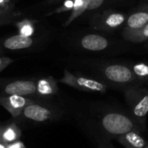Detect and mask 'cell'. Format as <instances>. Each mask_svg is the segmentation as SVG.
<instances>
[{
  "mask_svg": "<svg viewBox=\"0 0 148 148\" xmlns=\"http://www.w3.org/2000/svg\"><path fill=\"white\" fill-rule=\"evenodd\" d=\"M84 64L91 71L92 76L103 81L110 88L122 90L127 86L140 84L130 64L106 61H87Z\"/></svg>",
  "mask_w": 148,
  "mask_h": 148,
  "instance_id": "cell-2",
  "label": "cell"
},
{
  "mask_svg": "<svg viewBox=\"0 0 148 148\" xmlns=\"http://www.w3.org/2000/svg\"><path fill=\"white\" fill-rule=\"evenodd\" d=\"M6 147L7 148H27L21 140H17L16 142L8 144V145H6Z\"/></svg>",
  "mask_w": 148,
  "mask_h": 148,
  "instance_id": "cell-23",
  "label": "cell"
},
{
  "mask_svg": "<svg viewBox=\"0 0 148 148\" xmlns=\"http://www.w3.org/2000/svg\"><path fill=\"white\" fill-rule=\"evenodd\" d=\"M124 39L127 42L140 43L148 41V23L142 28L127 33H122Z\"/></svg>",
  "mask_w": 148,
  "mask_h": 148,
  "instance_id": "cell-17",
  "label": "cell"
},
{
  "mask_svg": "<svg viewBox=\"0 0 148 148\" xmlns=\"http://www.w3.org/2000/svg\"><path fill=\"white\" fill-rule=\"evenodd\" d=\"M133 73L136 76L140 85L146 84L148 81V64L143 62L130 64Z\"/></svg>",
  "mask_w": 148,
  "mask_h": 148,
  "instance_id": "cell-18",
  "label": "cell"
},
{
  "mask_svg": "<svg viewBox=\"0 0 148 148\" xmlns=\"http://www.w3.org/2000/svg\"><path fill=\"white\" fill-rule=\"evenodd\" d=\"M0 148H7L6 145H3V144H0Z\"/></svg>",
  "mask_w": 148,
  "mask_h": 148,
  "instance_id": "cell-28",
  "label": "cell"
},
{
  "mask_svg": "<svg viewBox=\"0 0 148 148\" xmlns=\"http://www.w3.org/2000/svg\"><path fill=\"white\" fill-rule=\"evenodd\" d=\"M138 10L148 11V0H145L144 2H142V3L138 6Z\"/></svg>",
  "mask_w": 148,
  "mask_h": 148,
  "instance_id": "cell-24",
  "label": "cell"
},
{
  "mask_svg": "<svg viewBox=\"0 0 148 148\" xmlns=\"http://www.w3.org/2000/svg\"><path fill=\"white\" fill-rule=\"evenodd\" d=\"M0 10H15L14 0H0Z\"/></svg>",
  "mask_w": 148,
  "mask_h": 148,
  "instance_id": "cell-22",
  "label": "cell"
},
{
  "mask_svg": "<svg viewBox=\"0 0 148 148\" xmlns=\"http://www.w3.org/2000/svg\"><path fill=\"white\" fill-rule=\"evenodd\" d=\"M147 47H148V44H147Z\"/></svg>",
  "mask_w": 148,
  "mask_h": 148,
  "instance_id": "cell-32",
  "label": "cell"
},
{
  "mask_svg": "<svg viewBox=\"0 0 148 148\" xmlns=\"http://www.w3.org/2000/svg\"><path fill=\"white\" fill-rule=\"evenodd\" d=\"M78 122L84 130L98 143L111 140L132 130L143 132L129 112L116 107L88 102L78 112Z\"/></svg>",
  "mask_w": 148,
  "mask_h": 148,
  "instance_id": "cell-1",
  "label": "cell"
},
{
  "mask_svg": "<svg viewBox=\"0 0 148 148\" xmlns=\"http://www.w3.org/2000/svg\"><path fill=\"white\" fill-rule=\"evenodd\" d=\"M81 1H82L81 7L79 8V10L77 11L69 14V17L63 23L64 27H68L74 21H75L77 18H79L81 16H82L83 14H85L87 12L101 10L104 7L111 5L113 3L114 4L117 3H121V2H123L124 0H81Z\"/></svg>",
  "mask_w": 148,
  "mask_h": 148,
  "instance_id": "cell-12",
  "label": "cell"
},
{
  "mask_svg": "<svg viewBox=\"0 0 148 148\" xmlns=\"http://www.w3.org/2000/svg\"><path fill=\"white\" fill-rule=\"evenodd\" d=\"M115 140L125 148H144L148 143L140 130H132L118 136Z\"/></svg>",
  "mask_w": 148,
  "mask_h": 148,
  "instance_id": "cell-14",
  "label": "cell"
},
{
  "mask_svg": "<svg viewBox=\"0 0 148 148\" xmlns=\"http://www.w3.org/2000/svg\"><path fill=\"white\" fill-rule=\"evenodd\" d=\"M65 115L64 108L51 100H38L29 105L20 117L15 120L19 125H43L60 121Z\"/></svg>",
  "mask_w": 148,
  "mask_h": 148,
  "instance_id": "cell-3",
  "label": "cell"
},
{
  "mask_svg": "<svg viewBox=\"0 0 148 148\" xmlns=\"http://www.w3.org/2000/svg\"><path fill=\"white\" fill-rule=\"evenodd\" d=\"M36 23L37 21L31 18H22L18 19L14 23L17 29V34L23 36L35 37L36 33Z\"/></svg>",
  "mask_w": 148,
  "mask_h": 148,
  "instance_id": "cell-16",
  "label": "cell"
},
{
  "mask_svg": "<svg viewBox=\"0 0 148 148\" xmlns=\"http://www.w3.org/2000/svg\"><path fill=\"white\" fill-rule=\"evenodd\" d=\"M41 42V39L38 37L23 36L21 35H13L4 38L0 42L2 49L10 51H22L28 50L35 48Z\"/></svg>",
  "mask_w": 148,
  "mask_h": 148,
  "instance_id": "cell-10",
  "label": "cell"
},
{
  "mask_svg": "<svg viewBox=\"0 0 148 148\" xmlns=\"http://www.w3.org/2000/svg\"><path fill=\"white\" fill-rule=\"evenodd\" d=\"M63 0H46L45 3L46 4H56V3H62Z\"/></svg>",
  "mask_w": 148,
  "mask_h": 148,
  "instance_id": "cell-26",
  "label": "cell"
},
{
  "mask_svg": "<svg viewBox=\"0 0 148 148\" xmlns=\"http://www.w3.org/2000/svg\"><path fill=\"white\" fill-rule=\"evenodd\" d=\"M21 137V127L14 119L0 123V144H10L20 140Z\"/></svg>",
  "mask_w": 148,
  "mask_h": 148,
  "instance_id": "cell-13",
  "label": "cell"
},
{
  "mask_svg": "<svg viewBox=\"0 0 148 148\" xmlns=\"http://www.w3.org/2000/svg\"><path fill=\"white\" fill-rule=\"evenodd\" d=\"M148 23V11L140 10L135 11L129 15L123 26L122 33L132 32L137 30Z\"/></svg>",
  "mask_w": 148,
  "mask_h": 148,
  "instance_id": "cell-15",
  "label": "cell"
},
{
  "mask_svg": "<svg viewBox=\"0 0 148 148\" xmlns=\"http://www.w3.org/2000/svg\"><path fill=\"white\" fill-rule=\"evenodd\" d=\"M21 16L22 13L15 10H0V26L15 23Z\"/></svg>",
  "mask_w": 148,
  "mask_h": 148,
  "instance_id": "cell-19",
  "label": "cell"
},
{
  "mask_svg": "<svg viewBox=\"0 0 148 148\" xmlns=\"http://www.w3.org/2000/svg\"><path fill=\"white\" fill-rule=\"evenodd\" d=\"M14 62V60L9 56L0 55V73L3 71L7 67H9L11 63Z\"/></svg>",
  "mask_w": 148,
  "mask_h": 148,
  "instance_id": "cell-21",
  "label": "cell"
},
{
  "mask_svg": "<svg viewBox=\"0 0 148 148\" xmlns=\"http://www.w3.org/2000/svg\"><path fill=\"white\" fill-rule=\"evenodd\" d=\"M75 2V0H63L58 7H56L54 10L48 13L47 16H50L54 14H60V13H64V12L70 13L74 9Z\"/></svg>",
  "mask_w": 148,
  "mask_h": 148,
  "instance_id": "cell-20",
  "label": "cell"
},
{
  "mask_svg": "<svg viewBox=\"0 0 148 148\" xmlns=\"http://www.w3.org/2000/svg\"><path fill=\"white\" fill-rule=\"evenodd\" d=\"M141 86L140 84L127 86L121 91L130 114L144 131L148 114V89Z\"/></svg>",
  "mask_w": 148,
  "mask_h": 148,
  "instance_id": "cell-4",
  "label": "cell"
},
{
  "mask_svg": "<svg viewBox=\"0 0 148 148\" xmlns=\"http://www.w3.org/2000/svg\"><path fill=\"white\" fill-rule=\"evenodd\" d=\"M110 141L111 140H101V141H100L97 148H108Z\"/></svg>",
  "mask_w": 148,
  "mask_h": 148,
  "instance_id": "cell-25",
  "label": "cell"
},
{
  "mask_svg": "<svg viewBox=\"0 0 148 148\" xmlns=\"http://www.w3.org/2000/svg\"><path fill=\"white\" fill-rule=\"evenodd\" d=\"M127 16L121 11L106 9L93 15L89 20L91 27L96 30L114 31L123 28Z\"/></svg>",
  "mask_w": 148,
  "mask_h": 148,
  "instance_id": "cell-6",
  "label": "cell"
},
{
  "mask_svg": "<svg viewBox=\"0 0 148 148\" xmlns=\"http://www.w3.org/2000/svg\"><path fill=\"white\" fill-rule=\"evenodd\" d=\"M108 148H115L114 146H113V144L111 143V141L109 142V147H108Z\"/></svg>",
  "mask_w": 148,
  "mask_h": 148,
  "instance_id": "cell-27",
  "label": "cell"
},
{
  "mask_svg": "<svg viewBox=\"0 0 148 148\" xmlns=\"http://www.w3.org/2000/svg\"><path fill=\"white\" fill-rule=\"evenodd\" d=\"M59 82L77 90L90 94L103 95L110 88L106 82L96 77L82 73H75L67 69L63 70V75L59 79Z\"/></svg>",
  "mask_w": 148,
  "mask_h": 148,
  "instance_id": "cell-5",
  "label": "cell"
},
{
  "mask_svg": "<svg viewBox=\"0 0 148 148\" xmlns=\"http://www.w3.org/2000/svg\"><path fill=\"white\" fill-rule=\"evenodd\" d=\"M59 93L58 82L51 75L36 78V97L40 100H52Z\"/></svg>",
  "mask_w": 148,
  "mask_h": 148,
  "instance_id": "cell-11",
  "label": "cell"
},
{
  "mask_svg": "<svg viewBox=\"0 0 148 148\" xmlns=\"http://www.w3.org/2000/svg\"><path fill=\"white\" fill-rule=\"evenodd\" d=\"M144 148H148V143H147V146H146Z\"/></svg>",
  "mask_w": 148,
  "mask_h": 148,
  "instance_id": "cell-30",
  "label": "cell"
},
{
  "mask_svg": "<svg viewBox=\"0 0 148 148\" xmlns=\"http://www.w3.org/2000/svg\"><path fill=\"white\" fill-rule=\"evenodd\" d=\"M38 100L40 99L34 96L13 95L0 98V106L10 114L12 119L16 120L21 116L24 109L29 105L37 101Z\"/></svg>",
  "mask_w": 148,
  "mask_h": 148,
  "instance_id": "cell-8",
  "label": "cell"
},
{
  "mask_svg": "<svg viewBox=\"0 0 148 148\" xmlns=\"http://www.w3.org/2000/svg\"><path fill=\"white\" fill-rule=\"evenodd\" d=\"M13 95L36 97V78H0V98Z\"/></svg>",
  "mask_w": 148,
  "mask_h": 148,
  "instance_id": "cell-7",
  "label": "cell"
},
{
  "mask_svg": "<svg viewBox=\"0 0 148 148\" xmlns=\"http://www.w3.org/2000/svg\"><path fill=\"white\" fill-rule=\"evenodd\" d=\"M2 53H3V49H2V48L0 46V55H2Z\"/></svg>",
  "mask_w": 148,
  "mask_h": 148,
  "instance_id": "cell-29",
  "label": "cell"
},
{
  "mask_svg": "<svg viewBox=\"0 0 148 148\" xmlns=\"http://www.w3.org/2000/svg\"><path fill=\"white\" fill-rule=\"evenodd\" d=\"M146 84H147V85H148V81H147V83H146Z\"/></svg>",
  "mask_w": 148,
  "mask_h": 148,
  "instance_id": "cell-31",
  "label": "cell"
},
{
  "mask_svg": "<svg viewBox=\"0 0 148 148\" xmlns=\"http://www.w3.org/2000/svg\"><path fill=\"white\" fill-rule=\"evenodd\" d=\"M76 45L82 50L99 53L108 50L112 46V42L108 38L102 35L89 33L78 38Z\"/></svg>",
  "mask_w": 148,
  "mask_h": 148,
  "instance_id": "cell-9",
  "label": "cell"
}]
</instances>
